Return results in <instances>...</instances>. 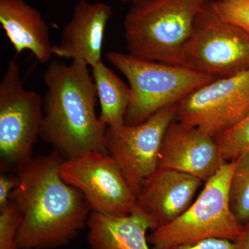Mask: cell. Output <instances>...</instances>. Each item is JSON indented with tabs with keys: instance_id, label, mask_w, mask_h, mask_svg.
<instances>
[{
	"instance_id": "6da1fadb",
	"label": "cell",
	"mask_w": 249,
	"mask_h": 249,
	"mask_svg": "<svg viewBox=\"0 0 249 249\" xmlns=\"http://www.w3.org/2000/svg\"><path fill=\"white\" fill-rule=\"evenodd\" d=\"M58 152L32 158L18 170L10 202L22 215L20 249H55L70 244L87 227L91 211L85 196L60 174Z\"/></svg>"
},
{
	"instance_id": "7a4b0ae2",
	"label": "cell",
	"mask_w": 249,
	"mask_h": 249,
	"mask_svg": "<svg viewBox=\"0 0 249 249\" xmlns=\"http://www.w3.org/2000/svg\"><path fill=\"white\" fill-rule=\"evenodd\" d=\"M40 137L65 160L90 152L108 153L107 127L96 115L97 93L89 66L72 61L51 63L44 74Z\"/></svg>"
},
{
	"instance_id": "3957f363",
	"label": "cell",
	"mask_w": 249,
	"mask_h": 249,
	"mask_svg": "<svg viewBox=\"0 0 249 249\" xmlns=\"http://www.w3.org/2000/svg\"><path fill=\"white\" fill-rule=\"evenodd\" d=\"M208 0H138L124 20L128 53L181 65V53L196 16Z\"/></svg>"
},
{
	"instance_id": "277c9868",
	"label": "cell",
	"mask_w": 249,
	"mask_h": 249,
	"mask_svg": "<svg viewBox=\"0 0 249 249\" xmlns=\"http://www.w3.org/2000/svg\"><path fill=\"white\" fill-rule=\"evenodd\" d=\"M106 58L128 82L130 94L124 121L128 125L142 124L217 79L183 65L152 61L129 53L109 52Z\"/></svg>"
},
{
	"instance_id": "5b68a950",
	"label": "cell",
	"mask_w": 249,
	"mask_h": 249,
	"mask_svg": "<svg viewBox=\"0 0 249 249\" xmlns=\"http://www.w3.org/2000/svg\"><path fill=\"white\" fill-rule=\"evenodd\" d=\"M235 160L227 161L205 182L196 199L179 217L149 234L152 249H170L209 238L235 241L243 226L231 209L229 186Z\"/></svg>"
},
{
	"instance_id": "8992f818",
	"label": "cell",
	"mask_w": 249,
	"mask_h": 249,
	"mask_svg": "<svg viewBox=\"0 0 249 249\" xmlns=\"http://www.w3.org/2000/svg\"><path fill=\"white\" fill-rule=\"evenodd\" d=\"M181 65L217 78L249 70V34L226 22L208 0L183 47Z\"/></svg>"
},
{
	"instance_id": "52a82bcc",
	"label": "cell",
	"mask_w": 249,
	"mask_h": 249,
	"mask_svg": "<svg viewBox=\"0 0 249 249\" xmlns=\"http://www.w3.org/2000/svg\"><path fill=\"white\" fill-rule=\"evenodd\" d=\"M42 120L43 99L24 88L19 65L11 60L0 83L1 167L18 170L32 159Z\"/></svg>"
},
{
	"instance_id": "ba28073f",
	"label": "cell",
	"mask_w": 249,
	"mask_h": 249,
	"mask_svg": "<svg viewBox=\"0 0 249 249\" xmlns=\"http://www.w3.org/2000/svg\"><path fill=\"white\" fill-rule=\"evenodd\" d=\"M62 179L83 194L91 212L113 216L130 214L137 196L109 153L90 152L62 160Z\"/></svg>"
},
{
	"instance_id": "9c48e42d",
	"label": "cell",
	"mask_w": 249,
	"mask_h": 249,
	"mask_svg": "<svg viewBox=\"0 0 249 249\" xmlns=\"http://www.w3.org/2000/svg\"><path fill=\"white\" fill-rule=\"evenodd\" d=\"M178 105L158 111L142 124L106 129L107 152L137 196L144 182L158 168L162 142L170 124L176 120Z\"/></svg>"
},
{
	"instance_id": "30bf717a",
	"label": "cell",
	"mask_w": 249,
	"mask_h": 249,
	"mask_svg": "<svg viewBox=\"0 0 249 249\" xmlns=\"http://www.w3.org/2000/svg\"><path fill=\"white\" fill-rule=\"evenodd\" d=\"M249 111V70L217 78L178 105L176 120L212 137L231 128Z\"/></svg>"
},
{
	"instance_id": "8fae6325",
	"label": "cell",
	"mask_w": 249,
	"mask_h": 249,
	"mask_svg": "<svg viewBox=\"0 0 249 249\" xmlns=\"http://www.w3.org/2000/svg\"><path fill=\"white\" fill-rule=\"evenodd\" d=\"M226 162L214 137L175 120L165 132L158 168L189 174L205 183Z\"/></svg>"
},
{
	"instance_id": "7c38bea8",
	"label": "cell",
	"mask_w": 249,
	"mask_h": 249,
	"mask_svg": "<svg viewBox=\"0 0 249 249\" xmlns=\"http://www.w3.org/2000/svg\"><path fill=\"white\" fill-rule=\"evenodd\" d=\"M111 16L109 4L79 0L62 31L60 42L53 45V55L93 68L103 61L105 32Z\"/></svg>"
},
{
	"instance_id": "4fadbf2b",
	"label": "cell",
	"mask_w": 249,
	"mask_h": 249,
	"mask_svg": "<svg viewBox=\"0 0 249 249\" xmlns=\"http://www.w3.org/2000/svg\"><path fill=\"white\" fill-rule=\"evenodd\" d=\"M203 183L189 174L158 168L142 185L137 207L151 218L157 229L183 214L196 199Z\"/></svg>"
},
{
	"instance_id": "5bb4252c",
	"label": "cell",
	"mask_w": 249,
	"mask_h": 249,
	"mask_svg": "<svg viewBox=\"0 0 249 249\" xmlns=\"http://www.w3.org/2000/svg\"><path fill=\"white\" fill-rule=\"evenodd\" d=\"M0 23L16 53L29 51L41 63L51 60L49 27L35 8L24 0H0Z\"/></svg>"
},
{
	"instance_id": "9a60e30c",
	"label": "cell",
	"mask_w": 249,
	"mask_h": 249,
	"mask_svg": "<svg viewBox=\"0 0 249 249\" xmlns=\"http://www.w3.org/2000/svg\"><path fill=\"white\" fill-rule=\"evenodd\" d=\"M87 228L91 249H152L147 232L155 229L156 225L136 206L130 214L124 216L91 212Z\"/></svg>"
},
{
	"instance_id": "2e32d148",
	"label": "cell",
	"mask_w": 249,
	"mask_h": 249,
	"mask_svg": "<svg viewBox=\"0 0 249 249\" xmlns=\"http://www.w3.org/2000/svg\"><path fill=\"white\" fill-rule=\"evenodd\" d=\"M91 71L101 106L100 121L106 127L124 124L129 102V88L104 62Z\"/></svg>"
},
{
	"instance_id": "e0dca14e",
	"label": "cell",
	"mask_w": 249,
	"mask_h": 249,
	"mask_svg": "<svg viewBox=\"0 0 249 249\" xmlns=\"http://www.w3.org/2000/svg\"><path fill=\"white\" fill-rule=\"evenodd\" d=\"M229 186V203L242 226L249 222V152L236 159Z\"/></svg>"
},
{
	"instance_id": "ac0fdd59",
	"label": "cell",
	"mask_w": 249,
	"mask_h": 249,
	"mask_svg": "<svg viewBox=\"0 0 249 249\" xmlns=\"http://www.w3.org/2000/svg\"><path fill=\"white\" fill-rule=\"evenodd\" d=\"M226 161L249 152V111L231 128L214 137Z\"/></svg>"
},
{
	"instance_id": "d6986e66",
	"label": "cell",
	"mask_w": 249,
	"mask_h": 249,
	"mask_svg": "<svg viewBox=\"0 0 249 249\" xmlns=\"http://www.w3.org/2000/svg\"><path fill=\"white\" fill-rule=\"evenodd\" d=\"M218 16L249 34V0L211 1Z\"/></svg>"
},
{
	"instance_id": "ffe728a7",
	"label": "cell",
	"mask_w": 249,
	"mask_h": 249,
	"mask_svg": "<svg viewBox=\"0 0 249 249\" xmlns=\"http://www.w3.org/2000/svg\"><path fill=\"white\" fill-rule=\"evenodd\" d=\"M22 220L20 213L12 202L0 211V249H20L17 238Z\"/></svg>"
},
{
	"instance_id": "44dd1931",
	"label": "cell",
	"mask_w": 249,
	"mask_h": 249,
	"mask_svg": "<svg viewBox=\"0 0 249 249\" xmlns=\"http://www.w3.org/2000/svg\"><path fill=\"white\" fill-rule=\"evenodd\" d=\"M170 249H237L235 242L224 238H209L195 242L178 246Z\"/></svg>"
},
{
	"instance_id": "7402d4cb",
	"label": "cell",
	"mask_w": 249,
	"mask_h": 249,
	"mask_svg": "<svg viewBox=\"0 0 249 249\" xmlns=\"http://www.w3.org/2000/svg\"><path fill=\"white\" fill-rule=\"evenodd\" d=\"M18 184V175L2 173L0 176V211L4 210L10 203V199Z\"/></svg>"
},
{
	"instance_id": "603a6c76",
	"label": "cell",
	"mask_w": 249,
	"mask_h": 249,
	"mask_svg": "<svg viewBox=\"0 0 249 249\" xmlns=\"http://www.w3.org/2000/svg\"><path fill=\"white\" fill-rule=\"evenodd\" d=\"M234 242L237 249H249V222L243 226L240 236Z\"/></svg>"
},
{
	"instance_id": "cb8c5ba5",
	"label": "cell",
	"mask_w": 249,
	"mask_h": 249,
	"mask_svg": "<svg viewBox=\"0 0 249 249\" xmlns=\"http://www.w3.org/2000/svg\"><path fill=\"white\" fill-rule=\"evenodd\" d=\"M119 1H124V2H127V1H132V2H134V1H138V0H119Z\"/></svg>"
}]
</instances>
